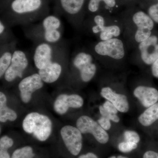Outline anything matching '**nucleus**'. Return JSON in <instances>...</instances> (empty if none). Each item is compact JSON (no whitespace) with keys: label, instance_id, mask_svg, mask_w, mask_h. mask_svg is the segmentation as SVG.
<instances>
[{"label":"nucleus","instance_id":"f257e3e1","mask_svg":"<svg viewBox=\"0 0 158 158\" xmlns=\"http://www.w3.org/2000/svg\"><path fill=\"white\" fill-rule=\"evenodd\" d=\"M26 132L33 134L40 141H45L50 136L52 123L48 116L37 113H31L26 116L23 122Z\"/></svg>","mask_w":158,"mask_h":158},{"label":"nucleus","instance_id":"f03ea898","mask_svg":"<svg viewBox=\"0 0 158 158\" xmlns=\"http://www.w3.org/2000/svg\"><path fill=\"white\" fill-rule=\"evenodd\" d=\"M29 65V59L27 54L20 50H15L11 64L4 76L6 81L12 82L18 77H22L23 73Z\"/></svg>","mask_w":158,"mask_h":158},{"label":"nucleus","instance_id":"7ed1b4c3","mask_svg":"<svg viewBox=\"0 0 158 158\" xmlns=\"http://www.w3.org/2000/svg\"><path fill=\"white\" fill-rule=\"evenodd\" d=\"M93 61L92 56L85 52H79L73 57V64L80 71L83 81H90L96 73V66Z\"/></svg>","mask_w":158,"mask_h":158},{"label":"nucleus","instance_id":"20e7f679","mask_svg":"<svg viewBox=\"0 0 158 158\" xmlns=\"http://www.w3.org/2000/svg\"><path fill=\"white\" fill-rule=\"evenodd\" d=\"M77 127L82 134H92L97 141L101 144H106L109 141L107 133L89 116H81L77 122Z\"/></svg>","mask_w":158,"mask_h":158},{"label":"nucleus","instance_id":"39448f33","mask_svg":"<svg viewBox=\"0 0 158 158\" xmlns=\"http://www.w3.org/2000/svg\"><path fill=\"white\" fill-rule=\"evenodd\" d=\"M94 50L98 55L115 59H123L125 55L123 43L117 38L100 41L95 45Z\"/></svg>","mask_w":158,"mask_h":158},{"label":"nucleus","instance_id":"423d86ee","mask_svg":"<svg viewBox=\"0 0 158 158\" xmlns=\"http://www.w3.org/2000/svg\"><path fill=\"white\" fill-rule=\"evenodd\" d=\"M61 135L69 151L73 156H77L81 150V133L77 128L71 126H65L61 130Z\"/></svg>","mask_w":158,"mask_h":158},{"label":"nucleus","instance_id":"0eeeda50","mask_svg":"<svg viewBox=\"0 0 158 158\" xmlns=\"http://www.w3.org/2000/svg\"><path fill=\"white\" fill-rule=\"evenodd\" d=\"M52 44L44 41L39 44L35 48L33 60L35 66L38 70L45 68L56 59Z\"/></svg>","mask_w":158,"mask_h":158},{"label":"nucleus","instance_id":"6e6552de","mask_svg":"<svg viewBox=\"0 0 158 158\" xmlns=\"http://www.w3.org/2000/svg\"><path fill=\"white\" fill-rule=\"evenodd\" d=\"M133 20L138 27L135 35L136 41L141 43L149 38L154 27L151 18L144 11H139L133 15Z\"/></svg>","mask_w":158,"mask_h":158},{"label":"nucleus","instance_id":"1a4fd4ad","mask_svg":"<svg viewBox=\"0 0 158 158\" xmlns=\"http://www.w3.org/2000/svg\"><path fill=\"white\" fill-rule=\"evenodd\" d=\"M43 81L38 73H34L24 78L19 84V89L22 100L28 103L32 94L43 86Z\"/></svg>","mask_w":158,"mask_h":158},{"label":"nucleus","instance_id":"9d476101","mask_svg":"<svg viewBox=\"0 0 158 158\" xmlns=\"http://www.w3.org/2000/svg\"><path fill=\"white\" fill-rule=\"evenodd\" d=\"M83 104V98L78 94H60L54 102V110L58 114L63 115L67 112L69 108H81Z\"/></svg>","mask_w":158,"mask_h":158},{"label":"nucleus","instance_id":"9b49d317","mask_svg":"<svg viewBox=\"0 0 158 158\" xmlns=\"http://www.w3.org/2000/svg\"><path fill=\"white\" fill-rule=\"evenodd\" d=\"M157 43V37L152 36L139 44L141 59L145 64L151 65L158 59Z\"/></svg>","mask_w":158,"mask_h":158},{"label":"nucleus","instance_id":"f8f14e48","mask_svg":"<svg viewBox=\"0 0 158 158\" xmlns=\"http://www.w3.org/2000/svg\"><path fill=\"white\" fill-rule=\"evenodd\" d=\"M102 96L111 102L119 112L126 113L129 110V103L127 98L123 94L114 92L109 87H105L101 91Z\"/></svg>","mask_w":158,"mask_h":158},{"label":"nucleus","instance_id":"ddd939ff","mask_svg":"<svg viewBox=\"0 0 158 158\" xmlns=\"http://www.w3.org/2000/svg\"><path fill=\"white\" fill-rule=\"evenodd\" d=\"M134 94L145 107H149L158 101V91L151 87L139 86L135 89Z\"/></svg>","mask_w":158,"mask_h":158},{"label":"nucleus","instance_id":"4468645a","mask_svg":"<svg viewBox=\"0 0 158 158\" xmlns=\"http://www.w3.org/2000/svg\"><path fill=\"white\" fill-rule=\"evenodd\" d=\"M57 59L54 60L47 66L38 71L43 82L46 83H52L58 80L62 72V65Z\"/></svg>","mask_w":158,"mask_h":158},{"label":"nucleus","instance_id":"2eb2a0df","mask_svg":"<svg viewBox=\"0 0 158 158\" xmlns=\"http://www.w3.org/2000/svg\"><path fill=\"white\" fill-rule=\"evenodd\" d=\"M41 0H14L11 3L13 11L19 14L33 12L40 8Z\"/></svg>","mask_w":158,"mask_h":158},{"label":"nucleus","instance_id":"dca6fc26","mask_svg":"<svg viewBox=\"0 0 158 158\" xmlns=\"http://www.w3.org/2000/svg\"><path fill=\"white\" fill-rule=\"evenodd\" d=\"M7 98L6 95L1 91L0 92V121L5 123L9 121H15L17 116L14 110L8 107L6 105Z\"/></svg>","mask_w":158,"mask_h":158},{"label":"nucleus","instance_id":"f3484780","mask_svg":"<svg viewBox=\"0 0 158 158\" xmlns=\"http://www.w3.org/2000/svg\"><path fill=\"white\" fill-rule=\"evenodd\" d=\"M158 119V103L151 106L140 115L138 120L142 125L148 127Z\"/></svg>","mask_w":158,"mask_h":158},{"label":"nucleus","instance_id":"a211bd4d","mask_svg":"<svg viewBox=\"0 0 158 158\" xmlns=\"http://www.w3.org/2000/svg\"><path fill=\"white\" fill-rule=\"evenodd\" d=\"M85 0H60L62 9L70 15L77 14L81 11Z\"/></svg>","mask_w":158,"mask_h":158},{"label":"nucleus","instance_id":"6ab92c4d","mask_svg":"<svg viewBox=\"0 0 158 158\" xmlns=\"http://www.w3.org/2000/svg\"><path fill=\"white\" fill-rule=\"evenodd\" d=\"M62 22L59 18L55 15H49L43 20L41 23L42 31L62 30Z\"/></svg>","mask_w":158,"mask_h":158},{"label":"nucleus","instance_id":"aec40b11","mask_svg":"<svg viewBox=\"0 0 158 158\" xmlns=\"http://www.w3.org/2000/svg\"><path fill=\"white\" fill-rule=\"evenodd\" d=\"M14 51L7 49L1 53L0 57V77L4 76L5 73L11 64Z\"/></svg>","mask_w":158,"mask_h":158},{"label":"nucleus","instance_id":"412c9836","mask_svg":"<svg viewBox=\"0 0 158 158\" xmlns=\"http://www.w3.org/2000/svg\"><path fill=\"white\" fill-rule=\"evenodd\" d=\"M120 34L119 27L116 25L108 26L105 27L103 31L100 34V38L102 41H106L112 39L114 37H118Z\"/></svg>","mask_w":158,"mask_h":158},{"label":"nucleus","instance_id":"4be33fe9","mask_svg":"<svg viewBox=\"0 0 158 158\" xmlns=\"http://www.w3.org/2000/svg\"><path fill=\"white\" fill-rule=\"evenodd\" d=\"M42 35L44 42L54 44L59 42L62 38V30L43 31Z\"/></svg>","mask_w":158,"mask_h":158},{"label":"nucleus","instance_id":"5701e85b","mask_svg":"<svg viewBox=\"0 0 158 158\" xmlns=\"http://www.w3.org/2000/svg\"><path fill=\"white\" fill-rule=\"evenodd\" d=\"M13 141L7 136H3L0 139V158H10L8 149L13 145Z\"/></svg>","mask_w":158,"mask_h":158},{"label":"nucleus","instance_id":"b1692460","mask_svg":"<svg viewBox=\"0 0 158 158\" xmlns=\"http://www.w3.org/2000/svg\"><path fill=\"white\" fill-rule=\"evenodd\" d=\"M34 155L30 146H25L15 151L11 158H33Z\"/></svg>","mask_w":158,"mask_h":158},{"label":"nucleus","instance_id":"393cba45","mask_svg":"<svg viewBox=\"0 0 158 158\" xmlns=\"http://www.w3.org/2000/svg\"><path fill=\"white\" fill-rule=\"evenodd\" d=\"M94 22L96 25L94 26L92 28V32L94 34L101 33L103 31L106 26H105V20L104 18L100 15H97L94 18Z\"/></svg>","mask_w":158,"mask_h":158},{"label":"nucleus","instance_id":"a878e982","mask_svg":"<svg viewBox=\"0 0 158 158\" xmlns=\"http://www.w3.org/2000/svg\"><path fill=\"white\" fill-rule=\"evenodd\" d=\"M138 147L137 143L125 141L119 143L118 145V149L121 152L127 153L130 152Z\"/></svg>","mask_w":158,"mask_h":158},{"label":"nucleus","instance_id":"bb28decb","mask_svg":"<svg viewBox=\"0 0 158 158\" xmlns=\"http://www.w3.org/2000/svg\"><path fill=\"white\" fill-rule=\"evenodd\" d=\"M125 139L127 141L138 143L140 141V137L138 133L134 131H126L124 133Z\"/></svg>","mask_w":158,"mask_h":158},{"label":"nucleus","instance_id":"cd10ccee","mask_svg":"<svg viewBox=\"0 0 158 158\" xmlns=\"http://www.w3.org/2000/svg\"><path fill=\"white\" fill-rule=\"evenodd\" d=\"M100 113L102 116L106 117L110 120H112L116 123H118L119 121V118L116 114H113L110 113L105 110L102 106H100L99 107Z\"/></svg>","mask_w":158,"mask_h":158},{"label":"nucleus","instance_id":"c85d7f7f","mask_svg":"<svg viewBox=\"0 0 158 158\" xmlns=\"http://www.w3.org/2000/svg\"><path fill=\"white\" fill-rule=\"evenodd\" d=\"M148 12L152 19L158 23V3L151 6L148 9Z\"/></svg>","mask_w":158,"mask_h":158},{"label":"nucleus","instance_id":"c756f323","mask_svg":"<svg viewBox=\"0 0 158 158\" xmlns=\"http://www.w3.org/2000/svg\"><path fill=\"white\" fill-rule=\"evenodd\" d=\"M99 124L105 131L109 130L111 127V124L110 120L104 116H102L98 120Z\"/></svg>","mask_w":158,"mask_h":158},{"label":"nucleus","instance_id":"7c9ffc66","mask_svg":"<svg viewBox=\"0 0 158 158\" xmlns=\"http://www.w3.org/2000/svg\"><path fill=\"white\" fill-rule=\"evenodd\" d=\"M102 0H90L88 4V9L92 12H95L98 10L100 3Z\"/></svg>","mask_w":158,"mask_h":158},{"label":"nucleus","instance_id":"2f4dec72","mask_svg":"<svg viewBox=\"0 0 158 158\" xmlns=\"http://www.w3.org/2000/svg\"><path fill=\"white\" fill-rule=\"evenodd\" d=\"M102 106L105 110L113 114H116L118 112V110L115 107V106L109 101L105 102Z\"/></svg>","mask_w":158,"mask_h":158},{"label":"nucleus","instance_id":"473e14b6","mask_svg":"<svg viewBox=\"0 0 158 158\" xmlns=\"http://www.w3.org/2000/svg\"><path fill=\"white\" fill-rule=\"evenodd\" d=\"M143 158H158V153L152 151H148L145 152Z\"/></svg>","mask_w":158,"mask_h":158},{"label":"nucleus","instance_id":"72a5a7b5","mask_svg":"<svg viewBox=\"0 0 158 158\" xmlns=\"http://www.w3.org/2000/svg\"><path fill=\"white\" fill-rule=\"evenodd\" d=\"M152 71L153 75L158 78V59L152 64Z\"/></svg>","mask_w":158,"mask_h":158},{"label":"nucleus","instance_id":"f704fd0d","mask_svg":"<svg viewBox=\"0 0 158 158\" xmlns=\"http://www.w3.org/2000/svg\"><path fill=\"white\" fill-rule=\"evenodd\" d=\"M106 5L110 8H113L116 6V0H102Z\"/></svg>","mask_w":158,"mask_h":158},{"label":"nucleus","instance_id":"c9c22d12","mask_svg":"<svg viewBox=\"0 0 158 158\" xmlns=\"http://www.w3.org/2000/svg\"><path fill=\"white\" fill-rule=\"evenodd\" d=\"M78 158H98L96 155L93 153L89 152L86 154L83 155L79 156Z\"/></svg>","mask_w":158,"mask_h":158},{"label":"nucleus","instance_id":"e433bc0d","mask_svg":"<svg viewBox=\"0 0 158 158\" xmlns=\"http://www.w3.org/2000/svg\"><path fill=\"white\" fill-rule=\"evenodd\" d=\"M6 25L2 20L0 21V34L2 36L6 31Z\"/></svg>","mask_w":158,"mask_h":158},{"label":"nucleus","instance_id":"4c0bfd02","mask_svg":"<svg viewBox=\"0 0 158 158\" xmlns=\"http://www.w3.org/2000/svg\"><path fill=\"white\" fill-rule=\"evenodd\" d=\"M116 158H128L126 157L123 156H117Z\"/></svg>","mask_w":158,"mask_h":158},{"label":"nucleus","instance_id":"58836bf2","mask_svg":"<svg viewBox=\"0 0 158 158\" xmlns=\"http://www.w3.org/2000/svg\"><path fill=\"white\" fill-rule=\"evenodd\" d=\"M109 158H116V157L115 156H112L110 157Z\"/></svg>","mask_w":158,"mask_h":158},{"label":"nucleus","instance_id":"ea45409f","mask_svg":"<svg viewBox=\"0 0 158 158\" xmlns=\"http://www.w3.org/2000/svg\"></svg>","mask_w":158,"mask_h":158}]
</instances>
